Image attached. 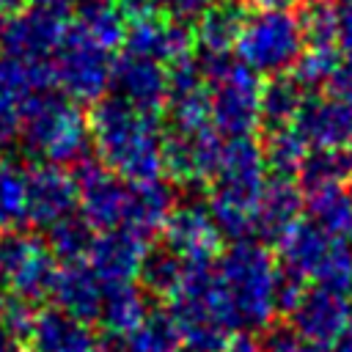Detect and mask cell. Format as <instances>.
Masks as SVG:
<instances>
[{
    "mask_svg": "<svg viewBox=\"0 0 352 352\" xmlns=\"http://www.w3.org/2000/svg\"><path fill=\"white\" fill-rule=\"evenodd\" d=\"M94 228L88 226V220L82 214H69L63 220H58L55 226L47 228V248L50 253L63 261V264H74V261H82V256H88L91 250V242H94Z\"/></svg>",
    "mask_w": 352,
    "mask_h": 352,
    "instance_id": "obj_31",
    "label": "cell"
},
{
    "mask_svg": "<svg viewBox=\"0 0 352 352\" xmlns=\"http://www.w3.org/2000/svg\"><path fill=\"white\" fill-rule=\"evenodd\" d=\"M96 160L124 182H151L162 173V124L118 96L99 99L88 118Z\"/></svg>",
    "mask_w": 352,
    "mask_h": 352,
    "instance_id": "obj_1",
    "label": "cell"
},
{
    "mask_svg": "<svg viewBox=\"0 0 352 352\" xmlns=\"http://www.w3.org/2000/svg\"><path fill=\"white\" fill-rule=\"evenodd\" d=\"M223 157V140L220 135L206 126L198 132H162V170L173 182L182 184H198L212 182L217 176Z\"/></svg>",
    "mask_w": 352,
    "mask_h": 352,
    "instance_id": "obj_11",
    "label": "cell"
},
{
    "mask_svg": "<svg viewBox=\"0 0 352 352\" xmlns=\"http://www.w3.org/2000/svg\"><path fill=\"white\" fill-rule=\"evenodd\" d=\"M36 302L22 300L16 294H3L0 297V324L8 327L16 336H28L33 322H36Z\"/></svg>",
    "mask_w": 352,
    "mask_h": 352,
    "instance_id": "obj_38",
    "label": "cell"
},
{
    "mask_svg": "<svg viewBox=\"0 0 352 352\" xmlns=\"http://www.w3.org/2000/svg\"><path fill=\"white\" fill-rule=\"evenodd\" d=\"M165 248L176 253L184 264H212L220 250V231L206 209V204H179L162 226Z\"/></svg>",
    "mask_w": 352,
    "mask_h": 352,
    "instance_id": "obj_13",
    "label": "cell"
},
{
    "mask_svg": "<svg viewBox=\"0 0 352 352\" xmlns=\"http://www.w3.org/2000/svg\"><path fill=\"white\" fill-rule=\"evenodd\" d=\"M261 151H264V165L272 170V176H283V179L300 176L308 157V146L292 126L270 132L267 146Z\"/></svg>",
    "mask_w": 352,
    "mask_h": 352,
    "instance_id": "obj_34",
    "label": "cell"
},
{
    "mask_svg": "<svg viewBox=\"0 0 352 352\" xmlns=\"http://www.w3.org/2000/svg\"><path fill=\"white\" fill-rule=\"evenodd\" d=\"M261 346H264V352H327L324 346L302 341L292 327H270Z\"/></svg>",
    "mask_w": 352,
    "mask_h": 352,
    "instance_id": "obj_40",
    "label": "cell"
},
{
    "mask_svg": "<svg viewBox=\"0 0 352 352\" xmlns=\"http://www.w3.org/2000/svg\"><path fill=\"white\" fill-rule=\"evenodd\" d=\"M179 346L182 338L173 316L168 311H148V316L126 338L104 336L102 352H179Z\"/></svg>",
    "mask_w": 352,
    "mask_h": 352,
    "instance_id": "obj_26",
    "label": "cell"
},
{
    "mask_svg": "<svg viewBox=\"0 0 352 352\" xmlns=\"http://www.w3.org/2000/svg\"><path fill=\"white\" fill-rule=\"evenodd\" d=\"M82 3H94V0H82Z\"/></svg>",
    "mask_w": 352,
    "mask_h": 352,
    "instance_id": "obj_52",
    "label": "cell"
},
{
    "mask_svg": "<svg viewBox=\"0 0 352 352\" xmlns=\"http://www.w3.org/2000/svg\"><path fill=\"white\" fill-rule=\"evenodd\" d=\"M176 198L170 184H165L162 179H151V182H129L126 190V209H124V226L140 236H151L154 231H162L168 214L173 212Z\"/></svg>",
    "mask_w": 352,
    "mask_h": 352,
    "instance_id": "obj_22",
    "label": "cell"
},
{
    "mask_svg": "<svg viewBox=\"0 0 352 352\" xmlns=\"http://www.w3.org/2000/svg\"><path fill=\"white\" fill-rule=\"evenodd\" d=\"M305 206V195L294 179L283 176H270L261 187L258 204H256V217H253V231L261 239L280 242V236L300 223Z\"/></svg>",
    "mask_w": 352,
    "mask_h": 352,
    "instance_id": "obj_19",
    "label": "cell"
},
{
    "mask_svg": "<svg viewBox=\"0 0 352 352\" xmlns=\"http://www.w3.org/2000/svg\"><path fill=\"white\" fill-rule=\"evenodd\" d=\"M305 44V30L294 11L264 6L256 14L245 16L234 50L239 55V63H245L250 72L280 77L297 66Z\"/></svg>",
    "mask_w": 352,
    "mask_h": 352,
    "instance_id": "obj_6",
    "label": "cell"
},
{
    "mask_svg": "<svg viewBox=\"0 0 352 352\" xmlns=\"http://www.w3.org/2000/svg\"><path fill=\"white\" fill-rule=\"evenodd\" d=\"M264 151L253 138H234L223 143L217 176L212 179L206 209L220 231L231 242H242L253 234L256 204L264 187Z\"/></svg>",
    "mask_w": 352,
    "mask_h": 352,
    "instance_id": "obj_3",
    "label": "cell"
},
{
    "mask_svg": "<svg viewBox=\"0 0 352 352\" xmlns=\"http://www.w3.org/2000/svg\"><path fill=\"white\" fill-rule=\"evenodd\" d=\"M223 352H264V346H261L253 336H248V333H234V336L226 341Z\"/></svg>",
    "mask_w": 352,
    "mask_h": 352,
    "instance_id": "obj_43",
    "label": "cell"
},
{
    "mask_svg": "<svg viewBox=\"0 0 352 352\" xmlns=\"http://www.w3.org/2000/svg\"><path fill=\"white\" fill-rule=\"evenodd\" d=\"M182 275H184V261L176 253H170L165 245L148 248L143 267L138 272V278L143 283L140 289L148 294H157V297H173L182 283Z\"/></svg>",
    "mask_w": 352,
    "mask_h": 352,
    "instance_id": "obj_32",
    "label": "cell"
},
{
    "mask_svg": "<svg viewBox=\"0 0 352 352\" xmlns=\"http://www.w3.org/2000/svg\"><path fill=\"white\" fill-rule=\"evenodd\" d=\"M234 3H239V6H248V3H270V0H234Z\"/></svg>",
    "mask_w": 352,
    "mask_h": 352,
    "instance_id": "obj_48",
    "label": "cell"
},
{
    "mask_svg": "<svg viewBox=\"0 0 352 352\" xmlns=\"http://www.w3.org/2000/svg\"><path fill=\"white\" fill-rule=\"evenodd\" d=\"M3 30H6V16H0V41H3Z\"/></svg>",
    "mask_w": 352,
    "mask_h": 352,
    "instance_id": "obj_49",
    "label": "cell"
},
{
    "mask_svg": "<svg viewBox=\"0 0 352 352\" xmlns=\"http://www.w3.org/2000/svg\"><path fill=\"white\" fill-rule=\"evenodd\" d=\"M30 0H0V16H8V14H19Z\"/></svg>",
    "mask_w": 352,
    "mask_h": 352,
    "instance_id": "obj_46",
    "label": "cell"
},
{
    "mask_svg": "<svg viewBox=\"0 0 352 352\" xmlns=\"http://www.w3.org/2000/svg\"><path fill=\"white\" fill-rule=\"evenodd\" d=\"M336 44L344 55L346 63H352V8H344V14H338V36Z\"/></svg>",
    "mask_w": 352,
    "mask_h": 352,
    "instance_id": "obj_42",
    "label": "cell"
},
{
    "mask_svg": "<svg viewBox=\"0 0 352 352\" xmlns=\"http://www.w3.org/2000/svg\"><path fill=\"white\" fill-rule=\"evenodd\" d=\"M0 352H28V349H25L22 336H16V333H11L8 327L0 324Z\"/></svg>",
    "mask_w": 352,
    "mask_h": 352,
    "instance_id": "obj_44",
    "label": "cell"
},
{
    "mask_svg": "<svg viewBox=\"0 0 352 352\" xmlns=\"http://www.w3.org/2000/svg\"><path fill=\"white\" fill-rule=\"evenodd\" d=\"M338 6H344V8H352V0H336Z\"/></svg>",
    "mask_w": 352,
    "mask_h": 352,
    "instance_id": "obj_50",
    "label": "cell"
},
{
    "mask_svg": "<svg viewBox=\"0 0 352 352\" xmlns=\"http://www.w3.org/2000/svg\"><path fill=\"white\" fill-rule=\"evenodd\" d=\"M352 176V146L349 148H327V151H308L305 165L300 170V184L305 190L344 184Z\"/></svg>",
    "mask_w": 352,
    "mask_h": 352,
    "instance_id": "obj_33",
    "label": "cell"
},
{
    "mask_svg": "<svg viewBox=\"0 0 352 352\" xmlns=\"http://www.w3.org/2000/svg\"><path fill=\"white\" fill-rule=\"evenodd\" d=\"M72 0H30L19 14L6 19L3 50L14 60L38 63L55 55L69 28Z\"/></svg>",
    "mask_w": 352,
    "mask_h": 352,
    "instance_id": "obj_8",
    "label": "cell"
},
{
    "mask_svg": "<svg viewBox=\"0 0 352 352\" xmlns=\"http://www.w3.org/2000/svg\"><path fill=\"white\" fill-rule=\"evenodd\" d=\"M302 102H305V88L294 77H289V74L272 77L261 88V124L270 132L292 126Z\"/></svg>",
    "mask_w": 352,
    "mask_h": 352,
    "instance_id": "obj_28",
    "label": "cell"
},
{
    "mask_svg": "<svg viewBox=\"0 0 352 352\" xmlns=\"http://www.w3.org/2000/svg\"><path fill=\"white\" fill-rule=\"evenodd\" d=\"M28 336L33 352H102V344L88 324L58 308L38 311Z\"/></svg>",
    "mask_w": 352,
    "mask_h": 352,
    "instance_id": "obj_21",
    "label": "cell"
},
{
    "mask_svg": "<svg viewBox=\"0 0 352 352\" xmlns=\"http://www.w3.org/2000/svg\"><path fill=\"white\" fill-rule=\"evenodd\" d=\"M214 275L236 330L270 324L278 311V264L261 242H231L220 256Z\"/></svg>",
    "mask_w": 352,
    "mask_h": 352,
    "instance_id": "obj_2",
    "label": "cell"
},
{
    "mask_svg": "<svg viewBox=\"0 0 352 352\" xmlns=\"http://www.w3.org/2000/svg\"><path fill=\"white\" fill-rule=\"evenodd\" d=\"M338 66V58L333 50H319V47H311L308 52H302V58L297 60L294 66V80L305 88V91H314V88H327L333 72Z\"/></svg>",
    "mask_w": 352,
    "mask_h": 352,
    "instance_id": "obj_37",
    "label": "cell"
},
{
    "mask_svg": "<svg viewBox=\"0 0 352 352\" xmlns=\"http://www.w3.org/2000/svg\"><path fill=\"white\" fill-rule=\"evenodd\" d=\"M184 352H190V349H184Z\"/></svg>",
    "mask_w": 352,
    "mask_h": 352,
    "instance_id": "obj_53",
    "label": "cell"
},
{
    "mask_svg": "<svg viewBox=\"0 0 352 352\" xmlns=\"http://www.w3.org/2000/svg\"><path fill=\"white\" fill-rule=\"evenodd\" d=\"M110 85L121 102L160 116L168 102V66L124 50L113 58Z\"/></svg>",
    "mask_w": 352,
    "mask_h": 352,
    "instance_id": "obj_14",
    "label": "cell"
},
{
    "mask_svg": "<svg viewBox=\"0 0 352 352\" xmlns=\"http://www.w3.org/2000/svg\"><path fill=\"white\" fill-rule=\"evenodd\" d=\"M146 253H148L146 236L129 228H110L94 236L88 250V267L104 286L132 283V278H138L143 267Z\"/></svg>",
    "mask_w": 352,
    "mask_h": 352,
    "instance_id": "obj_16",
    "label": "cell"
},
{
    "mask_svg": "<svg viewBox=\"0 0 352 352\" xmlns=\"http://www.w3.org/2000/svg\"><path fill=\"white\" fill-rule=\"evenodd\" d=\"M333 352H352V319H349V324L338 333V338L333 341Z\"/></svg>",
    "mask_w": 352,
    "mask_h": 352,
    "instance_id": "obj_45",
    "label": "cell"
},
{
    "mask_svg": "<svg viewBox=\"0 0 352 352\" xmlns=\"http://www.w3.org/2000/svg\"><path fill=\"white\" fill-rule=\"evenodd\" d=\"M327 94H330V99L352 107V63L344 60V63L336 66V72L327 82Z\"/></svg>",
    "mask_w": 352,
    "mask_h": 352,
    "instance_id": "obj_41",
    "label": "cell"
},
{
    "mask_svg": "<svg viewBox=\"0 0 352 352\" xmlns=\"http://www.w3.org/2000/svg\"><path fill=\"white\" fill-rule=\"evenodd\" d=\"M349 248H352V228H349Z\"/></svg>",
    "mask_w": 352,
    "mask_h": 352,
    "instance_id": "obj_51",
    "label": "cell"
},
{
    "mask_svg": "<svg viewBox=\"0 0 352 352\" xmlns=\"http://www.w3.org/2000/svg\"><path fill=\"white\" fill-rule=\"evenodd\" d=\"M195 44V33L190 25L170 22L160 14L143 16V19H129L126 33H124V50L151 58L157 63H176L190 55Z\"/></svg>",
    "mask_w": 352,
    "mask_h": 352,
    "instance_id": "obj_17",
    "label": "cell"
},
{
    "mask_svg": "<svg viewBox=\"0 0 352 352\" xmlns=\"http://www.w3.org/2000/svg\"><path fill=\"white\" fill-rule=\"evenodd\" d=\"M25 173L11 157L0 154V234L19 231L28 223V198H25Z\"/></svg>",
    "mask_w": 352,
    "mask_h": 352,
    "instance_id": "obj_30",
    "label": "cell"
},
{
    "mask_svg": "<svg viewBox=\"0 0 352 352\" xmlns=\"http://www.w3.org/2000/svg\"><path fill=\"white\" fill-rule=\"evenodd\" d=\"M58 258L50 253L44 239L25 231L0 234V286L6 294L36 302L52 292Z\"/></svg>",
    "mask_w": 352,
    "mask_h": 352,
    "instance_id": "obj_9",
    "label": "cell"
},
{
    "mask_svg": "<svg viewBox=\"0 0 352 352\" xmlns=\"http://www.w3.org/2000/svg\"><path fill=\"white\" fill-rule=\"evenodd\" d=\"M292 129L314 151L352 146V107L330 96H305Z\"/></svg>",
    "mask_w": 352,
    "mask_h": 352,
    "instance_id": "obj_18",
    "label": "cell"
},
{
    "mask_svg": "<svg viewBox=\"0 0 352 352\" xmlns=\"http://www.w3.org/2000/svg\"><path fill=\"white\" fill-rule=\"evenodd\" d=\"M148 316L146 292L135 283H116L104 286L102 308H99V324L104 327V336L110 338H126L143 319Z\"/></svg>",
    "mask_w": 352,
    "mask_h": 352,
    "instance_id": "obj_25",
    "label": "cell"
},
{
    "mask_svg": "<svg viewBox=\"0 0 352 352\" xmlns=\"http://www.w3.org/2000/svg\"><path fill=\"white\" fill-rule=\"evenodd\" d=\"M314 286L336 292V294H349L352 292V248L344 239H333L324 258L311 275Z\"/></svg>",
    "mask_w": 352,
    "mask_h": 352,
    "instance_id": "obj_35",
    "label": "cell"
},
{
    "mask_svg": "<svg viewBox=\"0 0 352 352\" xmlns=\"http://www.w3.org/2000/svg\"><path fill=\"white\" fill-rule=\"evenodd\" d=\"M352 308L344 294L311 286L302 289L297 302L289 308V327L308 344L324 346L338 338V333L349 324Z\"/></svg>",
    "mask_w": 352,
    "mask_h": 352,
    "instance_id": "obj_15",
    "label": "cell"
},
{
    "mask_svg": "<svg viewBox=\"0 0 352 352\" xmlns=\"http://www.w3.org/2000/svg\"><path fill=\"white\" fill-rule=\"evenodd\" d=\"M245 16V6L234 0L212 3L195 25V44L201 47V55H231L242 33Z\"/></svg>",
    "mask_w": 352,
    "mask_h": 352,
    "instance_id": "obj_24",
    "label": "cell"
},
{
    "mask_svg": "<svg viewBox=\"0 0 352 352\" xmlns=\"http://www.w3.org/2000/svg\"><path fill=\"white\" fill-rule=\"evenodd\" d=\"M214 0H151L154 11L170 22H182L190 25L192 19H198Z\"/></svg>",
    "mask_w": 352,
    "mask_h": 352,
    "instance_id": "obj_39",
    "label": "cell"
},
{
    "mask_svg": "<svg viewBox=\"0 0 352 352\" xmlns=\"http://www.w3.org/2000/svg\"><path fill=\"white\" fill-rule=\"evenodd\" d=\"M300 22H302V30H305V41L311 47L333 50L336 36H338V11L336 8L316 0L314 6H308L305 16H300Z\"/></svg>",
    "mask_w": 352,
    "mask_h": 352,
    "instance_id": "obj_36",
    "label": "cell"
},
{
    "mask_svg": "<svg viewBox=\"0 0 352 352\" xmlns=\"http://www.w3.org/2000/svg\"><path fill=\"white\" fill-rule=\"evenodd\" d=\"M50 294H52L58 311H63L80 322H94V319H99L104 283L94 275V270L85 261H74V264L58 267Z\"/></svg>",
    "mask_w": 352,
    "mask_h": 352,
    "instance_id": "obj_20",
    "label": "cell"
},
{
    "mask_svg": "<svg viewBox=\"0 0 352 352\" xmlns=\"http://www.w3.org/2000/svg\"><path fill=\"white\" fill-rule=\"evenodd\" d=\"M333 239H338V236H327L324 231H319L308 220H300L278 242L280 270H286L289 275H294L300 280L311 278L314 270L319 267V261L324 258V253H327Z\"/></svg>",
    "mask_w": 352,
    "mask_h": 352,
    "instance_id": "obj_23",
    "label": "cell"
},
{
    "mask_svg": "<svg viewBox=\"0 0 352 352\" xmlns=\"http://www.w3.org/2000/svg\"><path fill=\"white\" fill-rule=\"evenodd\" d=\"M198 66L209 88V124L217 135L250 138L261 124L258 74L231 55H201Z\"/></svg>",
    "mask_w": 352,
    "mask_h": 352,
    "instance_id": "obj_4",
    "label": "cell"
},
{
    "mask_svg": "<svg viewBox=\"0 0 352 352\" xmlns=\"http://www.w3.org/2000/svg\"><path fill=\"white\" fill-rule=\"evenodd\" d=\"M110 50L72 22L52 55L55 85H60V94L77 102H99L110 85Z\"/></svg>",
    "mask_w": 352,
    "mask_h": 352,
    "instance_id": "obj_7",
    "label": "cell"
},
{
    "mask_svg": "<svg viewBox=\"0 0 352 352\" xmlns=\"http://www.w3.org/2000/svg\"><path fill=\"white\" fill-rule=\"evenodd\" d=\"M270 3H275L278 8H289L292 11L294 6H314L316 0H270Z\"/></svg>",
    "mask_w": 352,
    "mask_h": 352,
    "instance_id": "obj_47",
    "label": "cell"
},
{
    "mask_svg": "<svg viewBox=\"0 0 352 352\" xmlns=\"http://www.w3.org/2000/svg\"><path fill=\"white\" fill-rule=\"evenodd\" d=\"M19 135L25 140V148L36 157L63 165V162H80L88 148V121L77 110V104L55 91H41L28 96L22 107V124Z\"/></svg>",
    "mask_w": 352,
    "mask_h": 352,
    "instance_id": "obj_5",
    "label": "cell"
},
{
    "mask_svg": "<svg viewBox=\"0 0 352 352\" xmlns=\"http://www.w3.org/2000/svg\"><path fill=\"white\" fill-rule=\"evenodd\" d=\"M25 198H28V223L50 228L58 220L74 214L80 204V187L74 176L60 165L38 162L25 173Z\"/></svg>",
    "mask_w": 352,
    "mask_h": 352,
    "instance_id": "obj_12",
    "label": "cell"
},
{
    "mask_svg": "<svg viewBox=\"0 0 352 352\" xmlns=\"http://www.w3.org/2000/svg\"><path fill=\"white\" fill-rule=\"evenodd\" d=\"M80 30H85L94 41H99L104 50H113L118 44H124V33H126V16L121 11L118 3L113 0H94V3H82L77 11V22Z\"/></svg>",
    "mask_w": 352,
    "mask_h": 352,
    "instance_id": "obj_29",
    "label": "cell"
},
{
    "mask_svg": "<svg viewBox=\"0 0 352 352\" xmlns=\"http://www.w3.org/2000/svg\"><path fill=\"white\" fill-rule=\"evenodd\" d=\"M302 212L308 214L311 226H316L327 236H338L341 239L352 228V192L344 184L308 190Z\"/></svg>",
    "mask_w": 352,
    "mask_h": 352,
    "instance_id": "obj_27",
    "label": "cell"
},
{
    "mask_svg": "<svg viewBox=\"0 0 352 352\" xmlns=\"http://www.w3.org/2000/svg\"><path fill=\"white\" fill-rule=\"evenodd\" d=\"M72 176L80 187V214L88 220V226L94 231L121 228L129 182L110 173L96 157H82Z\"/></svg>",
    "mask_w": 352,
    "mask_h": 352,
    "instance_id": "obj_10",
    "label": "cell"
}]
</instances>
